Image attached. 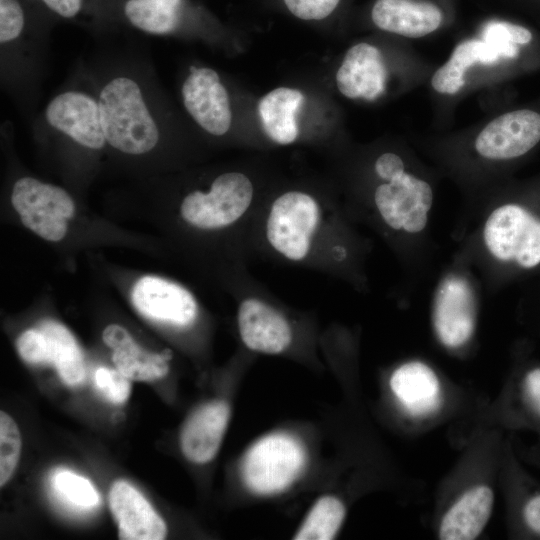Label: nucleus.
<instances>
[{"label":"nucleus","instance_id":"f257e3e1","mask_svg":"<svg viewBox=\"0 0 540 540\" xmlns=\"http://www.w3.org/2000/svg\"><path fill=\"white\" fill-rule=\"evenodd\" d=\"M98 104L105 140L113 148L140 155L156 146L159 131L134 80L112 79L103 87Z\"/></svg>","mask_w":540,"mask_h":540},{"label":"nucleus","instance_id":"f03ea898","mask_svg":"<svg viewBox=\"0 0 540 540\" xmlns=\"http://www.w3.org/2000/svg\"><path fill=\"white\" fill-rule=\"evenodd\" d=\"M306 453L301 442L285 433H273L255 442L246 452L241 474L256 494L273 495L290 487L301 475Z\"/></svg>","mask_w":540,"mask_h":540},{"label":"nucleus","instance_id":"7ed1b4c3","mask_svg":"<svg viewBox=\"0 0 540 540\" xmlns=\"http://www.w3.org/2000/svg\"><path fill=\"white\" fill-rule=\"evenodd\" d=\"M317 200L302 191H287L269 209L265 235L271 248L289 261L305 260L321 224Z\"/></svg>","mask_w":540,"mask_h":540},{"label":"nucleus","instance_id":"20e7f679","mask_svg":"<svg viewBox=\"0 0 540 540\" xmlns=\"http://www.w3.org/2000/svg\"><path fill=\"white\" fill-rule=\"evenodd\" d=\"M484 242L498 260L534 269L540 265V215L519 203L502 205L485 223Z\"/></svg>","mask_w":540,"mask_h":540},{"label":"nucleus","instance_id":"39448f33","mask_svg":"<svg viewBox=\"0 0 540 540\" xmlns=\"http://www.w3.org/2000/svg\"><path fill=\"white\" fill-rule=\"evenodd\" d=\"M253 196V184L245 174L226 172L214 179L207 192L188 193L180 204V216L197 229H222L245 215Z\"/></svg>","mask_w":540,"mask_h":540},{"label":"nucleus","instance_id":"423d86ee","mask_svg":"<svg viewBox=\"0 0 540 540\" xmlns=\"http://www.w3.org/2000/svg\"><path fill=\"white\" fill-rule=\"evenodd\" d=\"M11 204L26 228L51 242L65 237L75 213V203L68 192L32 177L15 182Z\"/></svg>","mask_w":540,"mask_h":540},{"label":"nucleus","instance_id":"0eeeda50","mask_svg":"<svg viewBox=\"0 0 540 540\" xmlns=\"http://www.w3.org/2000/svg\"><path fill=\"white\" fill-rule=\"evenodd\" d=\"M540 144V106L506 111L488 122L475 139V150L490 160L521 158Z\"/></svg>","mask_w":540,"mask_h":540},{"label":"nucleus","instance_id":"6e6552de","mask_svg":"<svg viewBox=\"0 0 540 540\" xmlns=\"http://www.w3.org/2000/svg\"><path fill=\"white\" fill-rule=\"evenodd\" d=\"M131 301L144 317L179 328L191 326L198 316L194 296L183 286L158 276H143L133 285Z\"/></svg>","mask_w":540,"mask_h":540},{"label":"nucleus","instance_id":"1a4fd4ad","mask_svg":"<svg viewBox=\"0 0 540 540\" xmlns=\"http://www.w3.org/2000/svg\"><path fill=\"white\" fill-rule=\"evenodd\" d=\"M181 93L186 110L200 127L215 136L228 132L232 121L229 96L215 70L191 67Z\"/></svg>","mask_w":540,"mask_h":540},{"label":"nucleus","instance_id":"9d476101","mask_svg":"<svg viewBox=\"0 0 540 540\" xmlns=\"http://www.w3.org/2000/svg\"><path fill=\"white\" fill-rule=\"evenodd\" d=\"M45 117L52 127L84 147L100 149L106 143L99 104L84 93L57 95L47 105Z\"/></svg>","mask_w":540,"mask_h":540},{"label":"nucleus","instance_id":"9b49d317","mask_svg":"<svg viewBox=\"0 0 540 540\" xmlns=\"http://www.w3.org/2000/svg\"><path fill=\"white\" fill-rule=\"evenodd\" d=\"M433 322L441 343L449 348L464 345L472 337L475 309L471 289L460 278H448L435 300Z\"/></svg>","mask_w":540,"mask_h":540},{"label":"nucleus","instance_id":"f8f14e48","mask_svg":"<svg viewBox=\"0 0 540 540\" xmlns=\"http://www.w3.org/2000/svg\"><path fill=\"white\" fill-rule=\"evenodd\" d=\"M237 323L242 342L252 351L279 354L291 344L292 330L286 318L258 298L248 297L240 303Z\"/></svg>","mask_w":540,"mask_h":540},{"label":"nucleus","instance_id":"ddd939ff","mask_svg":"<svg viewBox=\"0 0 540 540\" xmlns=\"http://www.w3.org/2000/svg\"><path fill=\"white\" fill-rule=\"evenodd\" d=\"M108 500L118 525L119 539L162 540L166 537L165 521L128 482L115 481L110 488Z\"/></svg>","mask_w":540,"mask_h":540},{"label":"nucleus","instance_id":"4468645a","mask_svg":"<svg viewBox=\"0 0 540 540\" xmlns=\"http://www.w3.org/2000/svg\"><path fill=\"white\" fill-rule=\"evenodd\" d=\"M387 70L380 50L358 43L346 52L336 73V85L350 99L374 101L385 91Z\"/></svg>","mask_w":540,"mask_h":540},{"label":"nucleus","instance_id":"2eb2a0df","mask_svg":"<svg viewBox=\"0 0 540 540\" xmlns=\"http://www.w3.org/2000/svg\"><path fill=\"white\" fill-rule=\"evenodd\" d=\"M370 17L380 30L408 38L427 36L444 20L441 8L427 0H376Z\"/></svg>","mask_w":540,"mask_h":540},{"label":"nucleus","instance_id":"dca6fc26","mask_svg":"<svg viewBox=\"0 0 540 540\" xmlns=\"http://www.w3.org/2000/svg\"><path fill=\"white\" fill-rule=\"evenodd\" d=\"M230 408L222 400L197 408L185 421L180 433V447L191 462L204 464L217 454L228 426Z\"/></svg>","mask_w":540,"mask_h":540},{"label":"nucleus","instance_id":"f3484780","mask_svg":"<svg viewBox=\"0 0 540 540\" xmlns=\"http://www.w3.org/2000/svg\"><path fill=\"white\" fill-rule=\"evenodd\" d=\"M389 385L401 407L412 417H428L441 405V382L425 363L412 361L400 365L393 371Z\"/></svg>","mask_w":540,"mask_h":540},{"label":"nucleus","instance_id":"a211bd4d","mask_svg":"<svg viewBox=\"0 0 540 540\" xmlns=\"http://www.w3.org/2000/svg\"><path fill=\"white\" fill-rule=\"evenodd\" d=\"M494 492L480 484L464 491L446 510L439 524V538L471 540L487 525L494 507Z\"/></svg>","mask_w":540,"mask_h":540},{"label":"nucleus","instance_id":"6ab92c4d","mask_svg":"<svg viewBox=\"0 0 540 540\" xmlns=\"http://www.w3.org/2000/svg\"><path fill=\"white\" fill-rule=\"evenodd\" d=\"M104 343L112 350V360L117 370L135 381H153L163 378L169 371L166 353H154L141 347L118 324L108 325L102 332Z\"/></svg>","mask_w":540,"mask_h":540},{"label":"nucleus","instance_id":"aec40b11","mask_svg":"<svg viewBox=\"0 0 540 540\" xmlns=\"http://www.w3.org/2000/svg\"><path fill=\"white\" fill-rule=\"evenodd\" d=\"M304 101L301 91L288 87L276 88L258 103L262 127L274 142L287 145L298 136L296 112Z\"/></svg>","mask_w":540,"mask_h":540},{"label":"nucleus","instance_id":"412c9836","mask_svg":"<svg viewBox=\"0 0 540 540\" xmlns=\"http://www.w3.org/2000/svg\"><path fill=\"white\" fill-rule=\"evenodd\" d=\"M38 328L47 337L50 364L54 365L60 378L70 386L80 384L85 378V364L73 334L63 324L51 319L41 321Z\"/></svg>","mask_w":540,"mask_h":540},{"label":"nucleus","instance_id":"4be33fe9","mask_svg":"<svg viewBox=\"0 0 540 540\" xmlns=\"http://www.w3.org/2000/svg\"><path fill=\"white\" fill-rule=\"evenodd\" d=\"M421 181L404 172L375 189V205L384 222L392 229L400 228L404 215L417 206V191Z\"/></svg>","mask_w":540,"mask_h":540},{"label":"nucleus","instance_id":"5701e85b","mask_svg":"<svg viewBox=\"0 0 540 540\" xmlns=\"http://www.w3.org/2000/svg\"><path fill=\"white\" fill-rule=\"evenodd\" d=\"M184 6V0H128L124 13L142 31L167 34L179 26Z\"/></svg>","mask_w":540,"mask_h":540},{"label":"nucleus","instance_id":"b1692460","mask_svg":"<svg viewBox=\"0 0 540 540\" xmlns=\"http://www.w3.org/2000/svg\"><path fill=\"white\" fill-rule=\"evenodd\" d=\"M50 486L56 500L69 511L89 512L101 501L98 491L87 478L68 469L54 470Z\"/></svg>","mask_w":540,"mask_h":540},{"label":"nucleus","instance_id":"393cba45","mask_svg":"<svg viewBox=\"0 0 540 540\" xmlns=\"http://www.w3.org/2000/svg\"><path fill=\"white\" fill-rule=\"evenodd\" d=\"M346 514L343 502L334 496H324L316 501L300 528L296 540H329L339 531Z\"/></svg>","mask_w":540,"mask_h":540},{"label":"nucleus","instance_id":"a878e982","mask_svg":"<svg viewBox=\"0 0 540 540\" xmlns=\"http://www.w3.org/2000/svg\"><path fill=\"white\" fill-rule=\"evenodd\" d=\"M21 453V435L15 421L0 412V485L13 475Z\"/></svg>","mask_w":540,"mask_h":540},{"label":"nucleus","instance_id":"bb28decb","mask_svg":"<svg viewBox=\"0 0 540 540\" xmlns=\"http://www.w3.org/2000/svg\"><path fill=\"white\" fill-rule=\"evenodd\" d=\"M484 39L521 46H540L537 34L528 26L512 21H495L484 29Z\"/></svg>","mask_w":540,"mask_h":540},{"label":"nucleus","instance_id":"cd10ccee","mask_svg":"<svg viewBox=\"0 0 540 540\" xmlns=\"http://www.w3.org/2000/svg\"><path fill=\"white\" fill-rule=\"evenodd\" d=\"M98 390L112 403H124L131 391L130 379L119 370L99 367L94 374Z\"/></svg>","mask_w":540,"mask_h":540},{"label":"nucleus","instance_id":"c85d7f7f","mask_svg":"<svg viewBox=\"0 0 540 540\" xmlns=\"http://www.w3.org/2000/svg\"><path fill=\"white\" fill-rule=\"evenodd\" d=\"M20 357L30 364H50V351L46 335L39 328L22 332L16 341Z\"/></svg>","mask_w":540,"mask_h":540},{"label":"nucleus","instance_id":"c756f323","mask_svg":"<svg viewBox=\"0 0 540 540\" xmlns=\"http://www.w3.org/2000/svg\"><path fill=\"white\" fill-rule=\"evenodd\" d=\"M285 8L304 21L329 18L340 7L342 0H282Z\"/></svg>","mask_w":540,"mask_h":540},{"label":"nucleus","instance_id":"7c9ffc66","mask_svg":"<svg viewBox=\"0 0 540 540\" xmlns=\"http://www.w3.org/2000/svg\"><path fill=\"white\" fill-rule=\"evenodd\" d=\"M24 26V13L17 0H0V42L16 39Z\"/></svg>","mask_w":540,"mask_h":540},{"label":"nucleus","instance_id":"2f4dec72","mask_svg":"<svg viewBox=\"0 0 540 540\" xmlns=\"http://www.w3.org/2000/svg\"><path fill=\"white\" fill-rule=\"evenodd\" d=\"M402 158L392 152L381 154L375 161L374 169L379 178L388 182L405 172Z\"/></svg>","mask_w":540,"mask_h":540},{"label":"nucleus","instance_id":"473e14b6","mask_svg":"<svg viewBox=\"0 0 540 540\" xmlns=\"http://www.w3.org/2000/svg\"><path fill=\"white\" fill-rule=\"evenodd\" d=\"M523 392L529 406L540 419V367L528 370L523 378Z\"/></svg>","mask_w":540,"mask_h":540},{"label":"nucleus","instance_id":"72a5a7b5","mask_svg":"<svg viewBox=\"0 0 540 540\" xmlns=\"http://www.w3.org/2000/svg\"><path fill=\"white\" fill-rule=\"evenodd\" d=\"M522 518L526 526L540 536V493L531 495L523 504Z\"/></svg>","mask_w":540,"mask_h":540},{"label":"nucleus","instance_id":"f704fd0d","mask_svg":"<svg viewBox=\"0 0 540 540\" xmlns=\"http://www.w3.org/2000/svg\"><path fill=\"white\" fill-rule=\"evenodd\" d=\"M426 224L427 212L415 206L404 215L402 228L408 233H418L425 228Z\"/></svg>","mask_w":540,"mask_h":540},{"label":"nucleus","instance_id":"c9c22d12","mask_svg":"<svg viewBox=\"0 0 540 540\" xmlns=\"http://www.w3.org/2000/svg\"><path fill=\"white\" fill-rule=\"evenodd\" d=\"M52 11L65 18L74 17L80 10L82 0H42Z\"/></svg>","mask_w":540,"mask_h":540},{"label":"nucleus","instance_id":"e433bc0d","mask_svg":"<svg viewBox=\"0 0 540 540\" xmlns=\"http://www.w3.org/2000/svg\"><path fill=\"white\" fill-rule=\"evenodd\" d=\"M433 202V193L430 185L422 180L417 191V206L428 212Z\"/></svg>","mask_w":540,"mask_h":540},{"label":"nucleus","instance_id":"4c0bfd02","mask_svg":"<svg viewBox=\"0 0 540 540\" xmlns=\"http://www.w3.org/2000/svg\"><path fill=\"white\" fill-rule=\"evenodd\" d=\"M540 1V0H539Z\"/></svg>","mask_w":540,"mask_h":540}]
</instances>
